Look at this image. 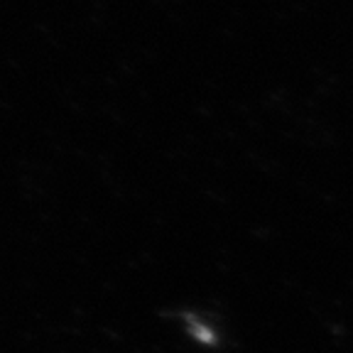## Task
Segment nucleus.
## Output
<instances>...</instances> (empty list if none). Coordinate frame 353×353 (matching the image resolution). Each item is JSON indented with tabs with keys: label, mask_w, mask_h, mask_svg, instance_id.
Listing matches in <instances>:
<instances>
[{
	"label": "nucleus",
	"mask_w": 353,
	"mask_h": 353,
	"mask_svg": "<svg viewBox=\"0 0 353 353\" xmlns=\"http://www.w3.org/2000/svg\"><path fill=\"white\" fill-rule=\"evenodd\" d=\"M192 331H194V336L196 339H201V341H206V343H211L214 341V336H211V331L209 329H204V326H192Z\"/></svg>",
	"instance_id": "f257e3e1"
}]
</instances>
